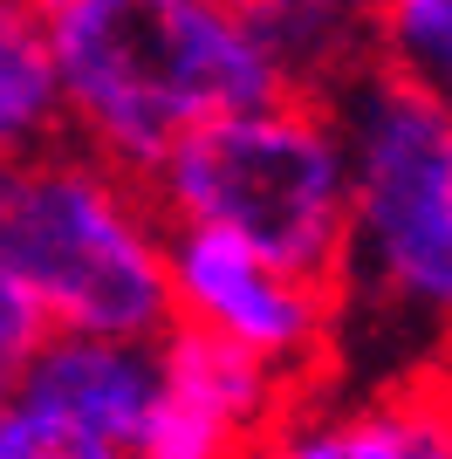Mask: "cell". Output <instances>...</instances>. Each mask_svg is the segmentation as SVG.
Wrapping results in <instances>:
<instances>
[{
    "label": "cell",
    "mask_w": 452,
    "mask_h": 459,
    "mask_svg": "<svg viewBox=\"0 0 452 459\" xmlns=\"http://www.w3.org/2000/svg\"><path fill=\"white\" fill-rule=\"evenodd\" d=\"M41 21L69 144L137 186L192 131L288 96L254 0H48Z\"/></svg>",
    "instance_id": "cell-1"
},
{
    "label": "cell",
    "mask_w": 452,
    "mask_h": 459,
    "mask_svg": "<svg viewBox=\"0 0 452 459\" xmlns=\"http://www.w3.org/2000/svg\"><path fill=\"white\" fill-rule=\"evenodd\" d=\"M171 227H206L274 268L343 295L350 268V137L336 103L282 96L192 131L151 178Z\"/></svg>",
    "instance_id": "cell-2"
},
{
    "label": "cell",
    "mask_w": 452,
    "mask_h": 459,
    "mask_svg": "<svg viewBox=\"0 0 452 459\" xmlns=\"http://www.w3.org/2000/svg\"><path fill=\"white\" fill-rule=\"evenodd\" d=\"M7 268L35 288L56 336L165 343L178 329L171 220L158 212L151 186L110 172L75 144L21 165Z\"/></svg>",
    "instance_id": "cell-3"
},
{
    "label": "cell",
    "mask_w": 452,
    "mask_h": 459,
    "mask_svg": "<svg viewBox=\"0 0 452 459\" xmlns=\"http://www.w3.org/2000/svg\"><path fill=\"white\" fill-rule=\"evenodd\" d=\"M350 137V268L343 308L452 336V117L391 69L336 96Z\"/></svg>",
    "instance_id": "cell-4"
},
{
    "label": "cell",
    "mask_w": 452,
    "mask_h": 459,
    "mask_svg": "<svg viewBox=\"0 0 452 459\" xmlns=\"http://www.w3.org/2000/svg\"><path fill=\"white\" fill-rule=\"evenodd\" d=\"M171 308L186 329L261 357L274 377L309 391L343 323V295L274 268L267 254L206 227H171Z\"/></svg>",
    "instance_id": "cell-5"
},
{
    "label": "cell",
    "mask_w": 452,
    "mask_h": 459,
    "mask_svg": "<svg viewBox=\"0 0 452 459\" xmlns=\"http://www.w3.org/2000/svg\"><path fill=\"white\" fill-rule=\"evenodd\" d=\"M158 370H165V398H158V419L137 459H247L301 398L261 357L186 323L158 343Z\"/></svg>",
    "instance_id": "cell-6"
},
{
    "label": "cell",
    "mask_w": 452,
    "mask_h": 459,
    "mask_svg": "<svg viewBox=\"0 0 452 459\" xmlns=\"http://www.w3.org/2000/svg\"><path fill=\"white\" fill-rule=\"evenodd\" d=\"M247 459H452V370L397 377L350 404L301 391Z\"/></svg>",
    "instance_id": "cell-7"
},
{
    "label": "cell",
    "mask_w": 452,
    "mask_h": 459,
    "mask_svg": "<svg viewBox=\"0 0 452 459\" xmlns=\"http://www.w3.org/2000/svg\"><path fill=\"white\" fill-rule=\"evenodd\" d=\"M35 391L41 404L69 411L75 425H90L96 439L124 446L137 459L158 398H165V370H158V343H103V336H48L35 370L14 384Z\"/></svg>",
    "instance_id": "cell-8"
},
{
    "label": "cell",
    "mask_w": 452,
    "mask_h": 459,
    "mask_svg": "<svg viewBox=\"0 0 452 459\" xmlns=\"http://www.w3.org/2000/svg\"><path fill=\"white\" fill-rule=\"evenodd\" d=\"M267 48L282 62L288 96L301 103H336L357 76L377 69V7L343 0H254Z\"/></svg>",
    "instance_id": "cell-9"
},
{
    "label": "cell",
    "mask_w": 452,
    "mask_h": 459,
    "mask_svg": "<svg viewBox=\"0 0 452 459\" xmlns=\"http://www.w3.org/2000/svg\"><path fill=\"white\" fill-rule=\"evenodd\" d=\"M62 144H69V110H62L48 21L28 0H0V158L28 165Z\"/></svg>",
    "instance_id": "cell-10"
},
{
    "label": "cell",
    "mask_w": 452,
    "mask_h": 459,
    "mask_svg": "<svg viewBox=\"0 0 452 459\" xmlns=\"http://www.w3.org/2000/svg\"><path fill=\"white\" fill-rule=\"evenodd\" d=\"M377 69L412 82L452 117V0H391L377 7Z\"/></svg>",
    "instance_id": "cell-11"
},
{
    "label": "cell",
    "mask_w": 452,
    "mask_h": 459,
    "mask_svg": "<svg viewBox=\"0 0 452 459\" xmlns=\"http://www.w3.org/2000/svg\"><path fill=\"white\" fill-rule=\"evenodd\" d=\"M0 459H131V453L96 439L69 411L41 404L35 391H7L0 398Z\"/></svg>",
    "instance_id": "cell-12"
},
{
    "label": "cell",
    "mask_w": 452,
    "mask_h": 459,
    "mask_svg": "<svg viewBox=\"0 0 452 459\" xmlns=\"http://www.w3.org/2000/svg\"><path fill=\"white\" fill-rule=\"evenodd\" d=\"M48 336H56V329H48V308L35 302V288L0 261V398L35 370V357L48 350Z\"/></svg>",
    "instance_id": "cell-13"
},
{
    "label": "cell",
    "mask_w": 452,
    "mask_h": 459,
    "mask_svg": "<svg viewBox=\"0 0 452 459\" xmlns=\"http://www.w3.org/2000/svg\"><path fill=\"white\" fill-rule=\"evenodd\" d=\"M14 192H21V165L0 158V261H7V227H14Z\"/></svg>",
    "instance_id": "cell-14"
}]
</instances>
